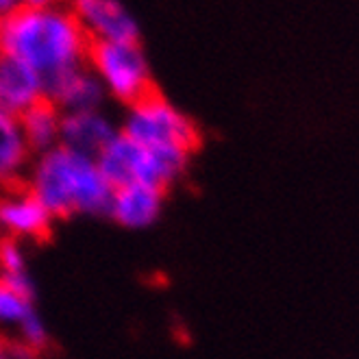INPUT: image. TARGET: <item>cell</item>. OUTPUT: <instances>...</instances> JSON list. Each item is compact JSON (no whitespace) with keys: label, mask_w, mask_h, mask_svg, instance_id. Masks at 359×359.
Instances as JSON below:
<instances>
[{"label":"cell","mask_w":359,"mask_h":359,"mask_svg":"<svg viewBox=\"0 0 359 359\" xmlns=\"http://www.w3.org/2000/svg\"><path fill=\"white\" fill-rule=\"evenodd\" d=\"M90 44L70 5L31 0L18 3L3 18L0 53L27 63L44 79V86L88 66Z\"/></svg>","instance_id":"6da1fadb"},{"label":"cell","mask_w":359,"mask_h":359,"mask_svg":"<svg viewBox=\"0 0 359 359\" xmlns=\"http://www.w3.org/2000/svg\"><path fill=\"white\" fill-rule=\"evenodd\" d=\"M25 183L53 218L107 216L114 194L94 157L61 144L33 157Z\"/></svg>","instance_id":"7a4b0ae2"},{"label":"cell","mask_w":359,"mask_h":359,"mask_svg":"<svg viewBox=\"0 0 359 359\" xmlns=\"http://www.w3.org/2000/svg\"><path fill=\"white\" fill-rule=\"evenodd\" d=\"M120 133L155 153L192 157L201 144L196 122L157 90L126 107Z\"/></svg>","instance_id":"3957f363"},{"label":"cell","mask_w":359,"mask_h":359,"mask_svg":"<svg viewBox=\"0 0 359 359\" xmlns=\"http://www.w3.org/2000/svg\"><path fill=\"white\" fill-rule=\"evenodd\" d=\"M192 157L175 153H155L118 133L98 153L96 163L111 189L126 185H149L165 189L175 185L189 168Z\"/></svg>","instance_id":"277c9868"},{"label":"cell","mask_w":359,"mask_h":359,"mask_svg":"<svg viewBox=\"0 0 359 359\" xmlns=\"http://www.w3.org/2000/svg\"><path fill=\"white\" fill-rule=\"evenodd\" d=\"M88 68L98 76L107 96L124 107L155 92L151 63L140 41H92Z\"/></svg>","instance_id":"5b68a950"},{"label":"cell","mask_w":359,"mask_h":359,"mask_svg":"<svg viewBox=\"0 0 359 359\" xmlns=\"http://www.w3.org/2000/svg\"><path fill=\"white\" fill-rule=\"evenodd\" d=\"M70 7L90 41H140L137 18L120 0H76Z\"/></svg>","instance_id":"8992f818"},{"label":"cell","mask_w":359,"mask_h":359,"mask_svg":"<svg viewBox=\"0 0 359 359\" xmlns=\"http://www.w3.org/2000/svg\"><path fill=\"white\" fill-rule=\"evenodd\" d=\"M53 216L46 211L29 189H7L0 192V233L9 240H35L44 238L50 226Z\"/></svg>","instance_id":"52a82bcc"},{"label":"cell","mask_w":359,"mask_h":359,"mask_svg":"<svg viewBox=\"0 0 359 359\" xmlns=\"http://www.w3.org/2000/svg\"><path fill=\"white\" fill-rule=\"evenodd\" d=\"M44 98V79L27 63L0 53V114L20 118Z\"/></svg>","instance_id":"ba28073f"},{"label":"cell","mask_w":359,"mask_h":359,"mask_svg":"<svg viewBox=\"0 0 359 359\" xmlns=\"http://www.w3.org/2000/svg\"><path fill=\"white\" fill-rule=\"evenodd\" d=\"M107 98L102 83L88 66L46 83V100L59 107L61 114L96 111L102 109Z\"/></svg>","instance_id":"9c48e42d"},{"label":"cell","mask_w":359,"mask_h":359,"mask_svg":"<svg viewBox=\"0 0 359 359\" xmlns=\"http://www.w3.org/2000/svg\"><path fill=\"white\" fill-rule=\"evenodd\" d=\"M118 133L120 126L102 109L63 114L61 120V146L94 159Z\"/></svg>","instance_id":"30bf717a"},{"label":"cell","mask_w":359,"mask_h":359,"mask_svg":"<svg viewBox=\"0 0 359 359\" xmlns=\"http://www.w3.org/2000/svg\"><path fill=\"white\" fill-rule=\"evenodd\" d=\"M163 189L149 185H126L111 194L107 216L124 229H149L163 211Z\"/></svg>","instance_id":"8fae6325"},{"label":"cell","mask_w":359,"mask_h":359,"mask_svg":"<svg viewBox=\"0 0 359 359\" xmlns=\"http://www.w3.org/2000/svg\"><path fill=\"white\" fill-rule=\"evenodd\" d=\"M31 161L33 153L25 142L18 118L0 114V192L27 181Z\"/></svg>","instance_id":"7c38bea8"},{"label":"cell","mask_w":359,"mask_h":359,"mask_svg":"<svg viewBox=\"0 0 359 359\" xmlns=\"http://www.w3.org/2000/svg\"><path fill=\"white\" fill-rule=\"evenodd\" d=\"M61 120L63 114L50 100H39L18 118L20 129H22L25 142L29 151L35 155H41L46 151H53L61 144Z\"/></svg>","instance_id":"4fadbf2b"},{"label":"cell","mask_w":359,"mask_h":359,"mask_svg":"<svg viewBox=\"0 0 359 359\" xmlns=\"http://www.w3.org/2000/svg\"><path fill=\"white\" fill-rule=\"evenodd\" d=\"M0 281H5L25 297L35 299V283L29 272L27 252L18 240H0Z\"/></svg>","instance_id":"5bb4252c"},{"label":"cell","mask_w":359,"mask_h":359,"mask_svg":"<svg viewBox=\"0 0 359 359\" xmlns=\"http://www.w3.org/2000/svg\"><path fill=\"white\" fill-rule=\"evenodd\" d=\"M31 311H35V299L25 297L5 281H0V325L15 329Z\"/></svg>","instance_id":"9a60e30c"},{"label":"cell","mask_w":359,"mask_h":359,"mask_svg":"<svg viewBox=\"0 0 359 359\" xmlns=\"http://www.w3.org/2000/svg\"><path fill=\"white\" fill-rule=\"evenodd\" d=\"M15 333H18V344L31 351L33 355L48 346V327L37 309L31 311L27 318L15 327Z\"/></svg>","instance_id":"2e32d148"},{"label":"cell","mask_w":359,"mask_h":359,"mask_svg":"<svg viewBox=\"0 0 359 359\" xmlns=\"http://www.w3.org/2000/svg\"><path fill=\"white\" fill-rule=\"evenodd\" d=\"M15 0H0V31H3V18L15 9Z\"/></svg>","instance_id":"e0dca14e"},{"label":"cell","mask_w":359,"mask_h":359,"mask_svg":"<svg viewBox=\"0 0 359 359\" xmlns=\"http://www.w3.org/2000/svg\"><path fill=\"white\" fill-rule=\"evenodd\" d=\"M0 359H15V357L7 351V346H0Z\"/></svg>","instance_id":"ac0fdd59"},{"label":"cell","mask_w":359,"mask_h":359,"mask_svg":"<svg viewBox=\"0 0 359 359\" xmlns=\"http://www.w3.org/2000/svg\"><path fill=\"white\" fill-rule=\"evenodd\" d=\"M0 346H3V344H0Z\"/></svg>","instance_id":"d6986e66"}]
</instances>
